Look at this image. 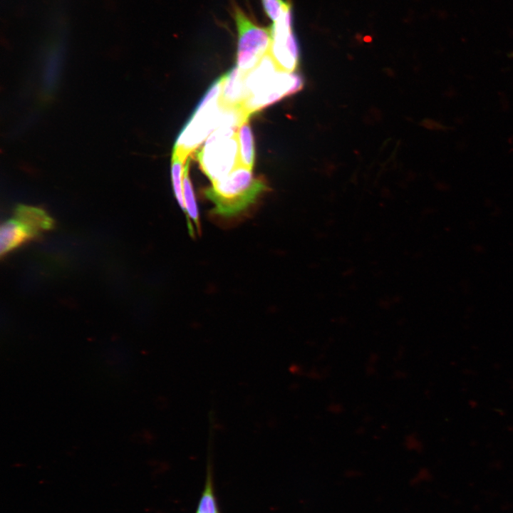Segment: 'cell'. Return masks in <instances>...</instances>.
<instances>
[{
  "label": "cell",
  "instance_id": "6da1fadb",
  "mask_svg": "<svg viewBox=\"0 0 513 513\" xmlns=\"http://www.w3.org/2000/svg\"><path fill=\"white\" fill-rule=\"evenodd\" d=\"M303 86L300 74L279 69L269 53L246 75V99L241 109L249 119L261 109L296 93Z\"/></svg>",
  "mask_w": 513,
  "mask_h": 513
},
{
  "label": "cell",
  "instance_id": "7a4b0ae2",
  "mask_svg": "<svg viewBox=\"0 0 513 513\" xmlns=\"http://www.w3.org/2000/svg\"><path fill=\"white\" fill-rule=\"evenodd\" d=\"M266 182L252 170L238 165L227 176L212 182L204 195L214 204L212 212L224 218L237 217L267 190Z\"/></svg>",
  "mask_w": 513,
  "mask_h": 513
},
{
  "label": "cell",
  "instance_id": "3957f363",
  "mask_svg": "<svg viewBox=\"0 0 513 513\" xmlns=\"http://www.w3.org/2000/svg\"><path fill=\"white\" fill-rule=\"evenodd\" d=\"M222 83L220 77L212 84L178 135L172 152L185 160L214 131L224 125L226 108L219 102Z\"/></svg>",
  "mask_w": 513,
  "mask_h": 513
},
{
  "label": "cell",
  "instance_id": "277c9868",
  "mask_svg": "<svg viewBox=\"0 0 513 513\" xmlns=\"http://www.w3.org/2000/svg\"><path fill=\"white\" fill-rule=\"evenodd\" d=\"M237 131L234 128H217L197 152L200 168L212 182L227 176L239 165Z\"/></svg>",
  "mask_w": 513,
  "mask_h": 513
},
{
  "label": "cell",
  "instance_id": "5b68a950",
  "mask_svg": "<svg viewBox=\"0 0 513 513\" xmlns=\"http://www.w3.org/2000/svg\"><path fill=\"white\" fill-rule=\"evenodd\" d=\"M232 9L237 32V66L248 73L269 53L271 27L259 25L236 3Z\"/></svg>",
  "mask_w": 513,
  "mask_h": 513
},
{
  "label": "cell",
  "instance_id": "8992f818",
  "mask_svg": "<svg viewBox=\"0 0 513 513\" xmlns=\"http://www.w3.org/2000/svg\"><path fill=\"white\" fill-rule=\"evenodd\" d=\"M271 43L269 54L277 67L285 71L294 72L299 59V47L292 31L291 5L282 12L271 27Z\"/></svg>",
  "mask_w": 513,
  "mask_h": 513
},
{
  "label": "cell",
  "instance_id": "52a82bcc",
  "mask_svg": "<svg viewBox=\"0 0 513 513\" xmlns=\"http://www.w3.org/2000/svg\"><path fill=\"white\" fill-rule=\"evenodd\" d=\"M247 73L237 66L222 76L220 104L225 108H241L246 99L245 77Z\"/></svg>",
  "mask_w": 513,
  "mask_h": 513
},
{
  "label": "cell",
  "instance_id": "ba28073f",
  "mask_svg": "<svg viewBox=\"0 0 513 513\" xmlns=\"http://www.w3.org/2000/svg\"><path fill=\"white\" fill-rule=\"evenodd\" d=\"M38 237L16 219L4 222L0 229V253L1 257Z\"/></svg>",
  "mask_w": 513,
  "mask_h": 513
},
{
  "label": "cell",
  "instance_id": "9c48e42d",
  "mask_svg": "<svg viewBox=\"0 0 513 513\" xmlns=\"http://www.w3.org/2000/svg\"><path fill=\"white\" fill-rule=\"evenodd\" d=\"M14 218L27 227L38 238L44 232L53 228V219L43 209L36 207L19 205Z\"/></svg>",
  "mask_w": 513,
  "mask_h": 513
},
{
  "label": "cell",
  "instance_id": "30bf717a",
  "mask_svg": "<svg viewBox=\"0 0 513 513\" xmlns=\"http://www.w3.org/2000/svg\"><path fill=\"white\" fill-rule=\"evenodd\" d=\"M190 164V159L188 158L185 163L183 176V199L185 207L184 212L186 214L187 218L190 232V234H192L193 230L191 224H193L194 229H196L198 231L200 227L197 203L192 184L189 175Z\"/></svg>",
  "mask_w": 513,
  "mask_h": 513
},
{
  "label": "cell",
  "instance_id": "8fae6325",
  "mask_svg": "<svg viewBox=\"0 0 513 513\" xmlns=\"http://www.w3.org/2000/svg\"><path fill=\"white\" fill-rule=\"evenodd\" d=\"M211 462L207 461L205 482L195 513H221Z\"/></svg>",
  "mask_w": 513,
  "mask_h": 513
},
{
  "label": "cell",
  "instance_id": "7c38bea8",
  "mask_svg": "<svg viewBox=\"0 0 513 513\" xmlns=\"http://www.w3.org/2000/svg\"><path fill=\"white\" fill-rule=\"evenodd\" d=\"M239 165L252 170L254 164V141L249 120L243 122L237 131Z\"/></svg>",
  "mask_w": 513,
  "mask_h": 513
},
{
  "label": "cell",
  "instance_id": "4fadbf2b",
  "mask_svg": "<svg viewBox=\"0 0 513 513\" xmlns=\"http://www.w3.org/2000/svg\"><path fill=\"white\" fill-rule=\"evenodd\" d=\"M185 162H187V160L182 159L178 154L172 152L171 165L172 187L175 198L183 212L185 210L183 199V176L185 167V165H184Z\"/></svg>",
  "mask_w": 513,
  "mask_h": 513
},
{
  "label": "cell",
  "instance_id": "5bb4252c",
  "mask_svg": "<svg viewBox=\"0 0 513 513\" xmlns=\"http://www.w3.org/2000/svg\"><path fill=\"white\" fill-rule=\"evenodd\" d=\"M264 11L273 23L280 17L284 10L290 4L284 0H261Z\"/></svg>",
  "mask_w": 513,
  "mask_h": 513
}]
</instances>
